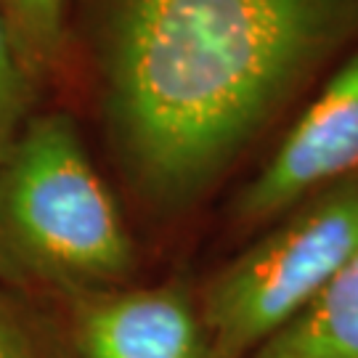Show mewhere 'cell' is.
Segmentation results:
<instances>
[{
	"instance_id": "6da1fadb",
	"label": "cell",
	"mask_w": 358,
	"mask_h": 358,
	"mask_svg": "<svg viewBox=\"0 0 358 358\" xmlns=\"http://www.w3.org/2000/svg\"><path fill=\"white\" fill-rule=\"evenodd\" d=\"M358 45V0H96L93 62L122 178L194 207Z\"/></svg>"
},
{
	"instance_id": "7a4b0ae2",
	"label": "cell",
	"mask_w": 358,
	"mask_h": 358,
	"mask_svg": "<svg viewBox=\"0 0 358 358\" xmlns=\"http://www.w3.org/2000/svg\"><path fill=\"white\" fill-rule=\"evenodd\" d=\"M0 263L72 297L136 273L122 210L64 112L29 117L0 162Z\"/></svg>"
},
{
	"instance_id": "3957f363",
	"label": "cell",
	"mask_w": 358,
	"mask_h": 358,
	"mask_svg": "<svg viewBox=\"0 0 358 358\" xmlns=\"http://www.w3.org/2000/svg\"><path fill=\"white\" fill-rule=\"evenodd\" d=\"M358 252V176L289 207L207 279L196 303L215 358H252Z\"/></svg>"
},
{
	"instance_id": "277c9868",
	"label": "cell",
	"mask_w": 358,
	"mask_h": 358,
	"mask_svg": "<svg viewBox=\"0 0 358 358\" xmlns=\"http://www.w3.org/2000/svg\"><path fill=\"white\" fill-rule=\"evenodd\" d=\"M358 176V45L334 66L313 101L244 183L231 217L244 231L266 229L310 194Z\"/></svg>"
},
{
	"instance_id": "5b68a950",
	"label": "cell",
	"mask_w": 358,
	"mask_h": 358,
	"mask_svg": "<svg viewBox=\"0 0 358 358\" xmlns=\"http://www.w3.org/2000/svg\"><path fill=\"white\" fill-rule=\"evenodd\" d=\"M77 358H215L199 303L180 284L72 297Z\"/></svg>"
},
{
	"instance_id": "8992f818",
	"label": "cell",
	"mask_w": 358,
	"mask_h": 358,
	"mask_svg": "<svg viewBox=\"0 0 358 358\" xmlns=\"http://www.w3.org/2000/svg\"><path fill=\"white\" fill-rule=\"evenodd\" d=\"M252 358H358V252L337 279Z\"/></svg>"
},
{
	"instance_id": "52a82bcc",
	"label": "cell",
	"mask_w": 358,
	"mask_h": 358,
	"mask_svg": "<svg viewBox=\"0 0 358 358\" xmlns=\"http://www.w3.org/2000/svg\"><path fill=\"white\" fill-rule=\"evenodd\" d=\"M66 0H0V16L22 64L40 80L64 53Z\"/></svg>"
},
{
	"instance_id": "ba28073f",
	"label": "cell",
	"mask_w": 358,
	"mask_h": 358,
	"mask_svg": "<svg viewBox=\"0 0 358 358\" xmlns=\"http://www.w3.org/2000/svg\"><path fill=\"white\" fill-rule=\"evenodd\" d=\"M35 77L22 64L13 48L8 27L0 16V162L29 122V109L35 99Z\"/></svg>"
},
{
	"instance_id": "9c48e42d",
	"label": "cell",
	"mask_w": 358,
	"mask_h": 358,
	"mask_svg": "<svg viewBox=\"0 0 358 358\" xmlns=\"http://www.w3.org/2000/svg\"><path fill=\"white\" fill-rule=\"evenodd\" d=\"M0 358H48L32 321L6 294H0Z\"/></svg>"
}]
</instances>
